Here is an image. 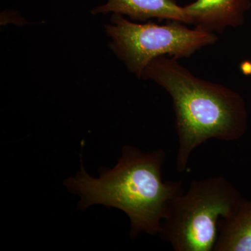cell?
Returning <instances> with one entry per match:
<instances>
[{"label":"cell","mask_w":251,"mask_h":251,"mask_svg":"<svg viewBox=\"0 0 251 251\" xmlns=\"http://www.w3.org/2000/svg\"><path fill=\"white\" fill-rule=\"evenodd\" d=\"M166 158L163 149L143 152L126 145L112 169L102 168L96 178L87 173L82 163L80 171L66 179L64 185L80 197L81 210L102 204L124 211L129 218L131 239L142 232L157 235L161 233L172 201L184 192L182 181L163 179Z\"/></svg>","instance_id":"6da1fadb"},{"label":"cell","mask_w":251,"mask_h":251,"mask_svg":"<svg viewBox=\"0 0 251 251\" xmlns=\"http://www.w3.org/2000/svg\"><path fill=\"white\" fill-rule=\"evenodd\" d=\"M142 79L156 82L173 101L179 173L187 170L193 151L208 140L235 141L247 132L249 114L242 96L226 86L196 76L178 59L157 57L145 69Z\"/></svg>","instance_id":"7a4b0ae2"},{"label":"cell","mask_w":251,"mask_h":251,"mask_svg":"<svg viewBox=\"0 0 251 251\" xmlns=\"http://www.w3.org/2000/svg\"><path fill=\"white\" fill-rule=\"evenodd\" d=\"M224 176L193 180L186 192L172 201L160 237L175 251H214L218 223L242 198Z\"/></svg>","instance_id":"3957f363"},{"label":"cell","mask_w":251,"mask_h":251,"mask_svg":"<svg viewBox=\"0 0 251 251\" xmlns=\"http://www.w3.org/2000/svg\"><path fill=\"white\" fill-rule=\"evenodd\" d=\"M105 29L110 49L139 79L157 57L188 58L218 41L216 34L190 29L179 21H170L163 25L151 22L141 24L119 14H112Z\"/></svg>","instance_id":"277c9868"},{"label":"cell","mask_w":251,"mask_h":251,"mask_svg":"<svg viewBox=\"0 0 251 251\" xmlns=\"http://www.w3.org/2000/svg\"><path fill=\"white\" fill-rule=\"evenodd\" d=\"M251 7V0H196L184 9L196 29L221 34L226 28L242 26Z\"/></svg>","instance_id":"5b68a950"},{"label":"cell","mask_w":251,"mask_h":251,"mask_svg":"<svg viewBox=\"0 0 251 251\" xmlns=\"http://www.w3.org/2000/svg\"><path fill=\"white\" fill-rule=\"evenodd\" d=\"M108 13L123 15L131 21L141 22L157 18L191 25L184 6L176 4L175 0H107L105 4L92 11L94 15Z\"/></svg>","instance_id":"8992f818"},{"label":"cell","mask_w":251,"mask_h":251,"mask_svg":"<svg viewBox=\"0 0 251 251\" xmlns=\"http://www.w3.org/2000/svg\"><path fill=\"white\" fill-rule=\"evenodd\" d=\"M214 251H251V200L242 198L228 216L220 219Z\"/></svg>","instance_id":"52a82bcc"}]
</instances>
